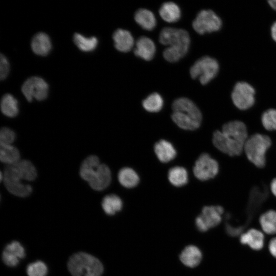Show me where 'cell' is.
Segmentation results:
<instances>
[{"label": "cell", "instance_id": "6da1fadb", "mask_svg": "<svg viewBox=\"0 0 276 276\" xmlns=\"http://www.w3.org/2000/svg\"><path fill=\"white\" fill-rule=\"evenodd\" d=\"M248 138L245 124L241 121L234 120L225 123L221 130L214 131L212 141L218 150L233 157L242 153Z\"/></svg>", "mask_w": 276, "mask_h": 276}, {"label": "cell", "instance_id": "7a4b0ae2", "mask_svg": "<svg viewBox=\"0 0 276 276\" xmlns=\"http://www.w3.org/2000/svg\"><path fill=\"white\" fill-rule=\"evenodd\" d=\"M159 41L168 45L163 52L164 58L170 62L178 61L188 52L190 38L188 32L181 29L163 28L160 32Z\"/></svg>", "mask_w": 276, "mask_h": 276}, {"label": "cell", "instance_id": "3957f363", "mask_svg": "<svg viewBox=\"0 0 276 276\" xmlns=\"http://www.w3.org/2000/svg\"><path fill=\"white\" fill-rule=\"evenodd\" d=\"M80 175L96 191L106 189L111 181V172L105 164H101L96 155H90L82 163Z\"/></svg>", "mask_w": 276, "mask_h": 276}, {"label": "cell", "instance_id": "277c9868", "mask_svg": "<svg viewBox=\"0 0 276 276\" xmlns=\"http://www.w3.org/2000/svg\"><path fill=\"white\" fill-rule=\"evenodd\" d=\"M172 108V119L180 128L193 130L200 126L202 121L201 111L189 99L180 98L176 99Z\"/></svg>", "mask_w": 276, "mask_h": 276}, {"label": "cell", "instance_id": "5b68a950", "mask_svg": "<svg viewBox=\"0 0 276 276\" xmlns=\"http://www.w3.org/2000/svg\"><path fill=\"white\" fill-rule=\"evenodd\" d=\"M67 268L72 276H101L104 269L99 259L83 252L73 255L68 261Z\"/></svg>", "mask_w": 276, "mask_h": 276}, {"label": "cell", "instance_id": "8992f818", "mask_svg": "<svg viewBox=\"0 0 276 276\" xmlns=\"http://www.w3.org/2000/svg\"><path fill=\"white\" fill-rule=\"evenodd\" d=\"M272 144L271 139L265 134L256 133L247 139L243 151L247 159L256 167L262 168L266 163V153Z\"/></svg>", "mask_w": 276, "mask_h": 276}, {"label": "cell", "instance_id": "52a82bcc", "mask_svg": "<svg viewBox=\"0 0 276 276\" xmlns=\"http://www.w3.org/2000/svg\"><path fill=\"white\" fill-rule=\"evenodd\" d=\"M219 69L218 62L215 59L204 56L198 59L191 66L190 73L192 78H198L202 85H205L216 76Z\"/></svg>", "mask_w": 276, "mask_h": 276}, {"label": "cell", "instance_id": "ba28073f", "mask_svg": "<svg viewBox=\"0 0 276 276\" xmlns=\"http://www.w3.org/2000/svg\"><path fill=\"white\" fill-rule=\"evenodd\" d=\"M224 213V209L221 205L204 206L201 214L196 218L197 229L201 232H205L219 225L222 221Z\"/></svg>", "mask_w": 276, "mask_h": 276}, {"label": "cell", "instance_id": "9c48e42d", "mask_svg": "<svg viewBox=\"0 0 276 276\" xmlns=\"http://www.w3.org/2000/svg\"><path fill=\"white\" fill-rule=\"evenodd\" d=\"M192 26L197 33L202 35L220 30L222 20L212 10H202L197 14Z\"/></svg>", "mask_w": 276, "mask_h": 276}, {"label": "cell", "instance_id": "30bf717a", "mask_svg": "<svg viewBox=\"0 0 276 276\" xmlns=\"http://www.w3.org/2000/svg\"><path fill=\"white\" fill-rule=\"evenodd\" d=\"M3 179L7 190L16 196L25 197L32 192V187L24 183L12 165H8L4 170Z\"/></svg>", "mask_w": 276, "mask_h": 276}, {"label": "cell", "instance_id": "8fae6325", "mask_svg": "<svg viewBox=\"0 0 276 276\" xmlns=\"http://www.w3.org/2000/svg\"><path fill=\"white\" fill-rule=\"evenodd\" d=\"M255 90L246 82H238L234 86L231 98L234 105L240 110H246L255 102Z\"/></svg>", "mask_w": 276, "mask_h": 276}, {"label": "cell", "instance_id": "7c38bea8", "mask_svg": "<svg viewBox=\"0 0 276 276\" xmlns=\"http://www.w3.org/2000/svg\"><path fill=\"white\" fill-rule=\"evenodd\" d=\"M219 167L217 160L208 153L200 155L193 168L195 176L200 180L205 181L214 178L219 172Z\"/></svg>", "mask_w": 276, "mask_h": 276}, {"label": "cell", "instance_id": "4fadbf2b", "mask_svg": "<svg viewBox=\"0 0 276 276\" xmlns=\"http://www.w3.org/2000/svg\"><path fill=\"white\" fill-rule=\"evenodd\" d=\"M49 86L41 78L32 77L26 80L21 86V91L29 102L33 99L38 101L45 99L48 94Z\"/></svg>", "mask_w": 276, "mask_h": 276}, {"label": "cell", "instance_id": "5bb4252c", "mask_svg": "<svg viewBox=\"0 0 276 276\" xmlns=\"http://www.w3.org/2000/svg\"><path fill=\"white\" fill-rule=\"evenodd\" d=\"M238 240L240 244L254 251H260L265 246V234L255 227L245 230L239 237Z\"/></svg>", "mask_w": 276, "mask_h": 276}, {"label": "cell", "instance_id": "9a60e30c", "mask_svg": "<svg viewBox=\"0 0 276 276\" xmlns=\"http://www.w3.org/2000/svg\"><path fill=\"white\" fill-rule=\"evenodd\" d=\"M25 257V249L17 241H12L7 245L2 253L3 262L10 267L17 266L20 259H23Z\"/></svg>", "mask_w": 276, "mask_h": 276}, {"label": "cell", "instance_id": "2e32d148", "mask_svg": "<svg viewBox=\"0 0 276 276\" xmlns=\"http://www.w3.org/2000/svg\"><path fill=\"white\" fill-rule=\"evenodd\" d=\"M156 48L154 42L146 36L140 37L135 43L134 55L143 59L149 61L155 53Z\"/></svg>", "mask_w": 276, "mask_h": 276}, {"label": "cell", "instance_id": "e0dca14e", "mask_svg": "<svg viewBox=\"0 0 276 276\" xmlns=\"http://www.w3.org/2000/svg\"><path fill=\"white\" fill-rule=\"evenodd\" d=\"M112 38L114 47L122 52H127L131 50L134 45V39L127 30L119 29L114 33Z\"/></svg>", "mask_w": 276, "mask_h": 276}, {"label": "cell", "instance_id": "ac0fdd59", "mask_svg": "<svg viewBox=\"0 0 276 276\" xmlns=\"http://www.w3.org/2000/svg\"><path fill=\"white\" fill-rule=\"evenodd\" d=\"M260 229L265 235H276V211L268 210L262 213L258 219Z\"/></svg>", "mask_w": 276, "mask_h": 276}, {"label": "cell", "instance_id": "d6986e66", "mask_svg": "<svg viewBox=\"0 0 276 276\" xmlns=\"http://www.w3.org/2000/svg\"><path fill=\"white\" fill-rule=\"evenodd\" d=\"M202 255L197 246L193 245L187 246L180 255V260L186 266L193 268L197 266L201 262Z\"/></svg>", "mask_w": 276, "mask_h": 276}, {"label": "cell", "instance_id": "ffe728a7", "mask_svg": "<svg viewBox=\"0 0 276 276\" xmlns=\"http://www.w3.org/2000/svg\"><path fill=\"white\" fill-rule=\"evenodd\" d=\"M31 45L33 52L40 56L48 55L52 48L50 37L43 32L38 33L33 36Z\"/></svg>", "mask_w": 276, "mask_h": 276}, {"label": "cell", "instance_id": "44dd1931", "mask_svg": "<svg viewBox=\"0 0 276 276\" xmlns=\"http://www.w3.org/2000/svg\"><path fill=\"white\" fill-rule=\"evenodd\" d=\"M154 152L158 159L163 163H167L173 159L176 151L171 143L161 140L155 144Z\"/></svg>", "mask_w": 276, "mask_h": 276}, {"label": "cell", "instance_id": "7402d4cb", "mask_svg": "<svg viewBox=\"0 0 276 276\" xmlns=\"http://www.w3.org/2000/svg\"><path fill=\"white\" fill-rule=\"evenodd\" d=\"M159 14L164 20L170 23L177 21L181 16L179 7L171 2L164 3L159 9Z\"/></svg>", "mask_w": 276, "mask_h": 276}, {"label": "cell", "instance_id": "603a6c76", "mask_svg": "<svg viewBox=\"0 0 276 276\" xmlns=\"http://www.w3.org/2000/svg\"><path fill=\"white\" fill-rule=\"evenodd\" d=\"M135 21L144 29L151 31L156 24V20L154 14L146 9H140L135 13Z\"/></svg>", "mask_w": 276, "mask_h": 276}, {"label": "cell", "instance_id": "cb8c5ba5", "mask_svg": "<svg viewBox=\"0 0 276 276\" xmlns=\"http://www.w3.org/2000/svg\"><path fill=\"white\" fill-rule=\"evenodd\" d=\"M12 165L23 180L33 181L36 178V170L30 161L25 159L20 160Z\"/></svg>", "mask_w": 276, "mask_h": 276}, {"label": "cell", "instance_id": "d4e9b609", "mask_svg": "<svg viewBox=\"0 0 276 276\" xmlns=\"http://www.w3.org/2000/svg\"><path fill=\"white\" fill-rule=\"evenodd\" d=\"M1 161L8 165H12L20 160L18 150L12 145L0 144Z\"/></svg>", "mask_w": 276, "mask_h": 276}, {"label": "cell", "instance_id": "484cf974", "mask_svg": "<svg viewBox=\"0 0 276 276\" xmlns=\"http://www.w3.org/2000/svg\"><path fill=\"white\" fill-rule=\"evenodd\" d=\"M118 180L123 187L132 188L135 187L140 179L137 174L132 169L125 167L121 169L118 173Z\"/></svg>", "mask_w": 276, "mask_h": 276}, {"label": "cell", "instance_id": "4316f807", "mask_svg": "<svg viewBox=\"0 0 276 276\" xmlns=\"http://www.w3.org/2000/svg\"><path fill=\"white\" fill-rule=\"evenodd\" d=\"M1 109L4 115L10 118L14 117L19 111L18 102L12 95L6 94L2 98Z\"/></svg>", "mask_w": 276, "mask_h": 276}, {"label": "cell", "instance_id": "83f0119b", "mask_svg": "<svg viewBox=\"0 0 276 276\" xmlns=\"http://www.w3.org/2000/svg\"><path fill=\"white\" fill-rule=\"evenodd\" d=\"M123 206L121 198L114 194L105 196L102 201V207L104 212L108 215H113L120 211Z\"/></svg>", "mask_w": 276, "mask_h": 276}, {"label": "cell", "instance_id": "f1b7e54d", "mask_svg": "<svg viewBox=\"0 0 276 276\" xmlns=\"http://www.w3.org/2000/svg\"><path fill=\"white\" fill-rule=\"evenodd\" d=\"M168 176L171 183L175 187H181L188 182V173L183 167L177 166L171 168Z\"/></svg>", "mask_w": 276, "mask_h": 276}, {"label": "cell", "instance_id": "f546056e", "mask_svg": "<svg viewBox=\"0 0 276 276\" xmlns=\"http://www.w3.org/2000/svg\"><path fill=\"white\" fill-rule=\"evenodd\" d=\"M74 42L80 50L84 52L93 51L98 44V39L96 37L87 38L79 33L74 34Z\"/></svg>", "mask_w": 276, "mask_h": 276}, {"label": "cell", "instance_id": "4dcf8cb0", "mask_svg": "<svg viewBox=\"0 0 276 276\" xmlns=\"http://www.w3.org/2000/svg\"><path fill=\"white\" fill-rule=\"evenodd\" d=\"M145 110L151 112L160 111L164 104V101L161 96L156 93H152L144 99L142 103Z\"/></svg>", "mask_w": 276, "mask_h": 276}, {"label": "cell", "instance_id": "1f68e13d", "mask_svg": "<svg viewBox=\"0 0 276 276\" xmlns=\"http://www.w3.org/2000/svg\"><path fill=\"white\" fill-rule=\"evenodd\" d=\"M261 120L265 129L276 130V109L270 108L265 110L261 116Z\"/></svg>", "mask_w": 276, "mask_h": 276}, {"label": "cell", "instance_id": "d6a6232c", "mask_svg": "<svg viewBox=\"0 0 276 276\" xmlns=\"http://www.w3.org/2000/svg\"><path fill=\"white\" fill-rule=\"evenodd\" d=\"M26 272L28 276H46L48 267L43 262L37 261L28 265Z\"/></svg>", "mask_w": 276, "mask_h": 276}, {"label": "cell", "instance_id": "836d02e7", "mask_svg": "<svg viewBox=\"0 0 276 276\" xmlns=\"http://www.w3.org/2000/svg\"><path fill=\"white\" fill-rule=\"evenodd\" d=\"M16 137L15 132L11 129L3 127L0 131V142L2 144L12 145Z\"/></svg>", "mask_w": 276, "mask_h": 276}, {"label": "cell", "instance_id": "e575fe53", "mask_svg": "<svg viewBox=\"0 0 276 276\" xmlns=\"http://www.w3.org/2000/svg\"><path fill=\"white\" fill-rule=\"evenodd\" d=\"M9 71V64L6 57L2 54L0 57V78L3 80L7 76Z\"/></svg>", "mask_w": 276, "mask_h": 276}, {"label": "cell", "instance_id": "d590c367", "mask_svg": "<svg viewBox=\"0 0 276 276\" xmlns=\"http://www.w3.org/2000/svg\"><path fill=\"white\" fill-rule=\"evenodd\" d=\"M267 251L270 256L276 260V236L272 237L268 242Z\"/></svg>", "mask_w": 276, "mask_h": 276}, {"label": "cell", "instance_id": "8d00e7d4", "mask_svg": "<svg viewBox=\"0 0 276 276\" xmlns=\"http://www.w3.org/2000/svg\"><path fill=\"white\" fill-rule=\"evenodd\" d=\"M270 189L272 194L276 197V177L271 180L270 184Z\"/></svg>", "mask_w": 276, "mask_h": 276}, {"label": "cell", "instance_id": "74e56055", "mask_svg": "<svg viewBox=\"0 0 276 276\" xmlns=\"http://www.w3.org/2000/svg\"><path fill=\"white\" fill-rule=\"evenodd\" d=\"M271 35L273 40L276 42V21L271 26Z\"/></svg>", "mask_w": 276, "mask_h": 276}, {"label": "cell", "instance_id": "f35d334b", "mask_svg": "<svg viewBox=\"0 0 276 276\" xmlns=\"http://www.w3.org/2000/svg\"><path fill=\"white\" fill-rule=\"evenodd\" d=\"M268 3L273 9L276 10V0L268 1Z\"/></svg>", "mask_w": 276, "mask_h": 276}]
</instances>
